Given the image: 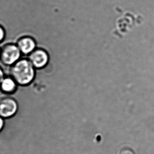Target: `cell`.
I'll return each instance as SVG.
<instances>
[{"label":"cell","mask_w":154,"mask_h":154,"mask_svg":"<svg viewBox=\"0 0 154 154\" xmlns=\"http://www.w3.org/2000/svg\"><path fill=\"white\" fill-rule=\"evenodd\" d=\"M11 75L13 79L20 85H26L32 82L34 76L32 64L26 60L17 62L11 69Z\"/></svg>","instance_id":"6da1fadb"},{"label":"cell","mask_w":154,"mask_h":154,"mask_svg":"<svg viewBox=\"0 0 154 154\" xmlns=\"http://www.w3.org/2000/svg\"><path fill=\"white\" fill-rule=\"evenodd\" d=\"M20 56L19 48L13 45H8L3 48L1 54V60L5 64L11 65L15 63Z\"/></svg>","instance_id":"7a4b0ae2"},{"label":"cell","mask_w":154,"mask_h":154,"mask_svg":"<svg viewBox=\"0 0 154 154\" xmlns=\"http://www.w3.org/2000/svg\"><path fill=\"white\" fill-rule=\"evenodd\" d=\"M17 109V103L14 99L5 97L0 99V116L4 118L12 117Z\"/></svg>","instance_id":"3957f363"},{"label":"cell","mask_w":154,"mask_h":154,"mask_svg":"<svg viewBox=\"0 0 154 154\" xmlns=\"http://www.w3.org/2000/svg\"><path fill=\"white\" fill-rule=\"evenodd\" d=\"M32 64L36 68H42L47 64L48 60L47 54L42 50L34 51L30 56Z\"/></svg>","instance_id":"277c9868"},{"label":"cell","mask_w":154,"mask_h":154,"mask_svg":"<svg viewBox=\"0 0 154 154\" xmlns=\"http://www.w3.org/2000/svg\"><path fill=\"white\" fill-rule=\"evenodd\" d=\"M18 47L20 50L23 54H28L34 49L35 44L32 38H23L20 39L18 42Z\"/></svg>","instance_id":"5b68a950"},{"label":"cell","mask_w":154,"mask_h":154,"mask_svg":"<svg viewBox=\"0 0 154 154\" xmlns=\"http://www.w3.org/2000/svg\"><path fill=\"white\" fill-rule=\"evenodd\" d=\"M16 88L15 82L11 78H6L2 80L1 84V89L3 92L12 93Z\"/></svg>","instance_id":"8992f818"},{"label":"cell","mask_w":154,"mask_h":154,"mask_svg":"<svg viewBox=\"0 0 154 154\" xmlns=\"http://www.w3.org/2000/svg\"><path fill=\"white\" fill-rule=\"evenodd\" d=\"M119 154H134V153L130 149L125 148V149L122 150Z\"/></svg>","instance_id":"52a82bcc"},{"label":"cell","mask_w":154,"mask_h":154,"mask_svg":"<svg viewBox=\"0 0 154 154\" xmlns=\"http://www.w3.org/2000/svg\"><path fill=\"white\" fill-rule=\"evenodd\" d=\"M5 36V32L2 28L0 26V41L2 40Z\"/></svg>","instance_id":"ba28073f"},{"label":"cell","mask_w":154,"mask_h":154,"mask_svg":"<svg viewBox=\"0 0 154 154\" xmlns=\"http://www.w3.org/2000/svg\"><path fill=\"white\" fill-rule=\"evenodd\" d=\"M3 78V73L1 69L0 68V83L2 82Z\"/></svg>","instance_id":"9c48e42d"},{"label":"cell","mask_w":154,"mask_h":154,"mask_svg":"<svg viewBox=\"0 0 154 154\" xmlns=\"http://www.w3.org/2000/svg\"><path fill=\"white\" fill-rule=\"evenodd\" d=\"M3 120L0 117V131L2 129L3 126Z\"/></svg>","instance_id":"30bf717a"}]
</instances>
